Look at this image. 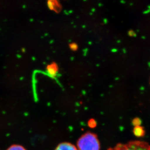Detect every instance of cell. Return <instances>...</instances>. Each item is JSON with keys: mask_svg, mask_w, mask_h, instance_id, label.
Returning <instances> with one entry per match:
<instances>
[{"mask_svg": "<svg viewBox=\"0 0 150 150\" xmlns=\"http://www.w3.org/2000/svg\"><path fill=\"white\" fill-rule=\"evenodd\" d=\"M78 150H100V143L96 134L91 132L83 134L77 142Z\"/></svg>", "mask_w": 150, "mask_h": 150, "instance_id": "obj_1", "label": "cell"}, {"mask_svg": "<svg viewBox=\"0 0 150 150\" xmlns=\"http://www.w3.org/2000/svg\"><path fill=\"white\" fill-rule=\"evenodd\" d=\"M108 150H150V144L147 142L132 140L125 143H118Z\"/></svg>", "mask_w": 150, "mask_h": 150, "instance_id": "obj_2", "label": "cell"}, {"mask_svg": "<svg viewBox=\"0 0 150 150\" xmlns=\"http://www.w3.org/2000/svg\"><path fill=\"white\" fill-rule=\"evenodd\" d=\"M55 150H78L76 146L69 142H62L57 146Z\"/></svg>", "mask_w": 150, "mask_h": 150, "instance_id": "obj_3", "label": "cell"}, {"mask_svg": "<svg viewBox=\"0 0 150 150\" xmlns=\"http://www.w3.org/2000/svg\"><path fill=\"white\" fill-rule=\"evenodd\" d=\"M47 71L49 75L52 77H54L57 75L58 71V67L55 63H52L48 66L47 68Z\"/></svg>", "mask_w": 150, "mask_h": 150, "instance_id": "obj_4", "label": "cell"}, {"mask_svg": "<svg viewBox=\"0 0 150 150\" xmlns=\"http://www.w3.org/2000/svg\"><path fill=\"white\" fill-rule=\"evenodd\" d=\"M134 134L135 136L139 137H141L144 135L145 131L142 127L139 126H136L133 130Z\"/></svg>", "mask_w": 150, "mask_h": 150, "instance_id": "obj_5", "label": "cell"}, {"mask_svg": "<svg viewBox=\"0 0 150 150\" xmlns=\"http://www.w3.org/2000/svg\"><path fill=\"white\" fill-rule=\"evenodd\" d=\"M48 5L49 8L52 10H55V9L58 8V4H57V1H49L48 3Z\"/></svg>", "mask_w": 150, "mask_h": 150, "instance_id": "obj_6", "label": "cell"}, {"mask_svg": "<svg viewBox=\"0 0 150 150\" xmlns=\"http://www.w3.org/2000/svg\"><path fill=\"white\" fill-rule=\"evenodd\" d=\"M7 150H26L23 146L20 145L14 144L7 149Z\"/></svg>", "mask_w": 150, "mask_h": 150, "instance_id": "obj_7", "label": "cell"}, {"mask_svg": "<svg viewBox=\"0 0 150 150\" xmlns=\"http://www.w3.org/2000/svg\"><path fill=\"white\" fill-rule=\"evenodd\" d=\"M69 47H70V48L71 50H73V51H75V50H76L77 49L78 46H77V45L76 43H72L69 45Z\"/></svg>", "mask_w": 150, "mask_h": 150, "instance_id": "obj_8", "label": "cell"}]
</instances>
